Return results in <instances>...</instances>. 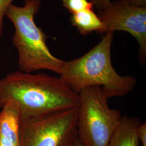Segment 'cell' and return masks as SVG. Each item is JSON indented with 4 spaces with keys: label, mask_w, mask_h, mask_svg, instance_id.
Segmentation results:
<instances>
[{
    "label": "cell",
    "mask_w": 146,
    "mask_h": 146,
    "mask_svg": "<svg viewBox=\"0 0 146 146\" xmlns=\"http://www.w3.org/2000/svg\"><path fill=\"white\" fill-rule=\"evenodd\" d=\"M0 111V146H21V115L13 102L5 104Z\"/></svg>",
    "instance_id": "cell-7"
},
{
    "label": "cell",
    "mask_w": 146,
    "mask_h": 146,
    "mask_svg": "<svg viewBox=\"0 0 146 146\" xmlns=\"http://www.w3.org/2000/svg\"><path fill=\"white\" fill-rule=\"evenodd\" d=\"M90 2L94 6H95L99 11L105 9L111 3L110 0H91Z\"/></svg>",
    "instance_id": "cell-13"
},
{
    "label": "cell",
    "mask_w": 146,
    "mask_h": 146,
    "mask_svg": "<svg viewBox=\"0 0 146 146\" xmlns=\"http://www.w3.org/2000/svg\"><path fill=\"white\" fill-rule=\"evenodd\" d=\"M104 25L103 34L108 31H125L137 40L139 58L143 65L146 60V7H137L122 0L111 2L105 9L99 11Z\"/></svg>",
    "instance_id": "cell-6"
},
{
    "label": "cell",
    "mask_w": 146,
    "mask_h": 146,
    "mask_svg": "<svg viewBox=\"0 0 146 146\" xmlns=\"http://www.w3.org/2000/svg\"><path fill=\"white\" fill-rule=\"evenodd\" d=\"M137 136L142 146H146V123H141L137 127Z\"/></svg>",
    "instance_id": "cell-12"
},
{
    "label": "cell",
    "mask_w": 146,
    "mask_h": 146,
    "mask_svg": "<svg viewBox=\"0 0 146 146\" xmlns=\"http://www.w3.org/2000/svg\"><path fill=\"white\" fill-rule=\"evenodd\" d=\"M14 1V0H0V36H2L3 35V19L5 13Z\"/></svg>",
    "instance_id": "cell-11"
},
{
    "label": "cell",
    "mask_w": 146,
    "mask_h": 146,
    "mask_svg": "<svg viewBox=\"0 0 146 146\" xmlns=\"http://www.w3.org/2000/svg\"><path fill=\"white\" fill-rule=\"evenodd\" d=\"M77 135L84 146H108L120 124V111L110 108L101 87H90L79 93Z\"/></svg>",
    "instance_id": "cell-4"
},
{
    "label": "cell",
    "mask_w": 146,
    "mask_h": 146,
    "mask_svg": "<svg viewBox=\"0 0 146 146\" xmlns=\"http://www.w3.org/2000/svg\"><path fill=\"white\" fill-rule=\"evenodd\" d=\"M62 5L72 14L82 11L93 9L94 5L88 0H61Z\"/></svg>",
    "instance_id": "cell-10"
},
{
    "label": "cell",
    "mask_w": 146,
    "mask_h": 146,
    "mask_svg": "<svg viewBox=\"0 0 146 146\" xmlns=\"http://www.w3.org/2000/svg\"><path fill=\"white\" fill-rule=\"evenodd\" d=\"M9 101L25 119L78 107L80 100L59 77L17 70L0 78V108Z\"/></svg>",
    "instance_id": "cell-1"
},
{
    "label": "cell",
    "mask_w": 146,
    "mask_h": 146,
    "mask_svg": "<svg viewBox=\"0 0 146 146\" xmlns=\"http://www.w3.org/2000/svg\"><path fill=\"white\" fill-rule=\"evenodd\" d=\"M114 31H108L101 41L80 58L64 61L59 78L77 94L84 89L99 86L108 99L123 97L135 87L132 76H121L113 67L111 46Z\"/></svg>",
    "instance_id": "cell-2"
},
{
    "label": "cell",
    "mask_w": 146,
    "mask_h": 146,
    "mask_svg": "<svg viewBox=\"0 0 146 146\" xmlns=\"http://www.w3.org/2000/svg\"><path fill=\"white\" fill-rule=\"evenodd\" d=\"M78 108L21 119V146H72L78 139Z\"/></svg>",
    "instance_id": "cell-5"
},
{
    "label": "cell",
    "mask_w": 146,
    "mask_h": 146,
    "mask_svg": "<svg viewBox=\"0 0 146 146\" xmlns=\"http://www.w3.org/2000/svg\"><path fill=\"white\" fill-rule=\"evenodd\" d=\"M70 20L81 35H88L94 31L103 34L102 22L93 9L85 10L72 14Z\"/></svg>",
    "instance_id": "cell-9"
},
{
    "label": "cell",
    "mask_w": 146,
    "mask_h": 146,
    "mask_svg": "<svg viewBox=\"0 0 146 146\" xmlns=\"http://www.w3.org/2000/svg\"><path fill=\"white\" fill-rule=\"evenodd\" d=\"M72 146H84L80 141L78 140V139L75 141V142L74 143L73 145Z\"/></svg>",
    "instance_id": "cell-15"
},
{
    "label": "cell",
    "mask_w": 146,
    "mask_h": 146,
    "mask_svg": "<svg viewBox=\"0 0 146 146\" xmlns=\"http://www.w3.org/2000/svg\"><path fill=\"white\" fill-rule=\"evenodd\" d=\"M41 1L26 0L23 7L11 4L5 13L15 27L12 43L18 52L19 70L33 73L47 70L60 75L64 61L50 52L46 44L48 36L34 21Z\"/></svg>",
    "instance_id": "cell-3"
},
{
    "label": "cell",
    "mask_w": 146,
    "mask_h": 146,
    "mask_svg": "<svg viewBox=\"0 0 146 146\" xmlns=\"http://www.w3.org/2000/svg\"><path fill=\"white\" fill-rule=\"evenodd\" d=\"M126 3L137 7H146V0H122Z\"/></svg>",
    "instance_id": "cell-14"
},
{
    "label": "cell",
    "mask_w": 146,
    "mask_h": 146,
    "mask_svg": "<svg viewBox=\"0 0 146 146\" xmlns=\"http://www.w3.org/2000/svg\"><path fill=\"white\" fill-rule=\"evenodd\" d=\"M141 123L137 117L122 116L108 146H140L137 129Z\"/></svg>",
    "instance_id": "cell-8"
}]
</instances>
